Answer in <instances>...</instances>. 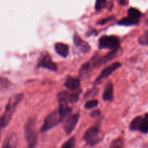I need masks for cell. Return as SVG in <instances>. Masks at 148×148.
Instances as JSON below:
<instances>
[{
    "label": "cell",
    "instance_id": "23",
    "mask_svg": "<svg viewBox=\"0 0 148 148\" xmlns=\"http://www.w3.org/2000/svg\"><path fill=\"white\" fill-rule=\"evenodd\" d=\"M98 105V101L96 100H91V101H88L85 104V109H91L95 107H96Z\"/></svg>",
    "mask_w": 148,
    "mask_h": 148
},
{
    "label": "cell",
    "instance_id": "9",
    "mask_svg": "<svg viewBox=\"0 0 148 148\" xmlns=\"http://www.w3.org/2000/svg\"><path fill=\"white\" fill-rule=\"evenodd\" d=\"M80 91L77 93H71L66 91H62L57 95V99L59 103H76L79 99V94Z\"/></svg>",
    "mask_w": 148,
    "mask_h": 148
},
{
    "label": "cell",
    "instance_id": "30",
    "mask_svg": "<svg viewBox=\"0 0 148 148\" xmlns=\"http://www.w3.org/2000/svg\"><path fill=\"white\" fill-rule=\"evenodd\" d=\"M145 118H146V119H148V114H145Z\"/></svg>",
    "mask_w": 148,
    "mask_h": 148
},
{
    "label": "cell",
    "instance_id": "1",
    "mask_svg": "<svg viewBox=\"0 0 148 148\" xmlns=\"http://www.w3.org/2000/svg\"><path fill=\"white\" fill-rule=\"evenodd\" d=\"M23 98V94H14L12 95L8 100L5 110L2 115L0 117V133L3 129L5 128L11 121L12 117L15 111L16 108ZM1 135V134H0Z\"/></svg>",
    "mask_w": 148,
    "mask_h": 148
},
{
    "label": "cell",
    "instance_id": "17",
    "mask_svg": "<svg viewBox=\"0 0 148 148\" xmlns=\"http://www.w3.org/2000/svg\"><path fill=\"white\" fill-rule=\"evenodd\" d=\"M91 67H92V66H91V64L90 62L85 64L82 66L80 70H79V76H80V77H86L88 76V74H89V72L90 71Z\"/></svg>",
    "mask_w": 148,
    "mask_h": 148
},
{
    "label": "cell",
    "instance_id": "2",
    "mask_svg": "<svg viewBox=\"0 0 148 148\" xmlns=\"http://www.w3.org/2000/svg\"><path fill=\"white\" fill-rule=\"evenodd\" d=\"M25 138L27 146L30 148L35 147L37 145L38 134L36 132V119L30 118L27 120L24 127Z\"/></svg>",
    "mask_w": 148,
    "mask_h": 148
},
{
    "label": "cell",
    "instance_id": "10",
    "mask_svg": "<svg viewBox=\"0 0 148 148\" xmlns=\"http://www.w3.org/2000/svg\"><path fill=\"white\" fill-rule=\"evenodd\" d=\"M73 40L76 47L81 52H82V53H88V52H90V51L91 49L90 46L86 41L82 40L77 33H75V34L74 35Z\"/></svg>",
    "mask_w": 148,
    "mask_h": 148
},
{
    "label": "cell",
    "instance_id": "16",
    "mask_svg": "<svg viewBox=\"0 0 148 148\" xmlns=\"http://www.w3.org/2000/svg\"><path fill=\"white\" fill-rule=\"evenodd\" d=\"M16 136L12 135L8 136L5 141L4 142V145H3V147H14L17 146V142H16Z\"/></svg>",
    "mask_w": 148,
    "mask_h": 148
},
{
    "label": "cell",
    "instance_id": "6",
    "mask_svg": "<svg viewBox=\"0 0 148 148\" xmlns=\"http://www.w3.org/2000/svg\"><path fill=\"white\" fill-rule=\"evenodd\" d=\"M121 66V64L120 62H114V63L111 64V65H109L108 66H107L106 68H105L104 69H103L102 72H101L99 76L97 77V79H95V81L94 82V85H99L100 83L102 82V81L103 80L106 78L108 77L111 74L114 72H115L116 69H118L119 68H120Z\"/></svg>",
    "mask_w": 148,
    "mask_h": 148
},
{
    "label": "cell",
    "instance_id": "5",
    "mask_svg": "<svg viewBox=\"0 0 148 148\" xmlns=\"http://www.w3.org/2000/svg\"><path fill=\"white\" fill-rule=\"evenodd\" d=\"M98 46L101 49H119V39L114 36H103L98 40Z\"/></svg>",
    "mask_w": 148,
    "mask_h": 148
},
{
    "label": "cell",
    "instance_id": "24",
    "mask_svg": "<svg viewBox=\"0 0 148 148\" xmlns=\"http://www.w3.org/2000/svg\"><path fill=\"white\" fill-rule=\"evenodd\" d=\"M75 147V137H72L69 139L68 141H66L62 147L63 148H72Z\"/></svg>",
    "mask_w": 148,
    "mask_h": 148
},
{
    "label": "cell",
    "instance_id": "25",
    "mask_svg": "<svg viewBox=\"0 0 148 148\" xmlns=\"http://www.w3.org/2000/svg\"><path fill=\"white\" fill-rule=\"evenodd\" d=\"M123 146V140L121 138H118L115 140L114 141L112 142L111 145H110V147L114 148H120Z\"/></svg>",
    "mask_w": 148,
    "mask_h": 148
},
{
    "label": "cell",
    "instance_id": "3",
    "mask_svg": "<svg viewBox=\"0 0 148 148\" xmlns=\"http://www.w3.org/2000/svg\"><path fill=\"white\" fill-rule=\"evenodd\" d=\"M103 138V134L97 127H92L88 129L84 134L83 139L90 146H95L99 144Z\"/></svg>",
    "mask_w": 148,
    "mask_h": 148
},
{
    "label": "cell",
    "instance_id": "8",
    "mask_svg": "<svg viewBox=\"0 0 148 148\" xmlns=\"http://www.w3.org/2000/svg\"><path fill=\"white\" fill-rule=\"evenodd\" d=\"M38 68H45L49 70L53 71V72H56L57 71V66L56 64L53 62L51 57L48 53H45L40 58V61L38 64Z\"/></svg>",
    "mask_w": 148,
    "mask_h": 148
},
{
    "label": "cell",
    "instance_id": "12",
    "mask_svg": "<svg viewBox=\"0 0 148 148\" xmlns=\"http://www.w3.org/2000/svg\"><path fill=\"white\" fill-rule=\"evenodd\" d=\"M103 99L104 101H111L114 100V86L111 82H108L104 88Z\"/></svg>",
    "mask_w": 148,
    "mask_h": 148
},
{
    "label": "cell",
    "instance_id": "14",
    "mask_svg": "<svg viewBox=\"0 0 148 148\" xmlns=\"http://www.w3.org/2000/svg\"><path fill=\"white\" fill-rule=\"evenodd\" d=\"M59 114L62 119V121L65 119L72 112V109L65 103H59V107L58 108Z\"/></svg>",
    "mask_w": 148,
    "mask_h": 148
},
{
    "label": "cell",
    "instance_id": "26",
    "mask_svg": "<svg viewBox=\"0 0 148 148\" xmlns=\"http://www.w3.org/2000/svg\"><path fill=\"white\" fill-rule=\"evenodd\" d=\"M98 90L94 88V89L90 90L89 91H88V92L85 95V98H93V97H95V95H98Z\"/></svg>",
    "mask_w": 148,
    "mask_h": 148
},
{
    "label": "cell",
    "instance_id": "28",
    "mask_svg": "<svg viewBox=\"0 0 148 148\" xmlns=\"http://www.w3.org/2000/svg\"><path fill=\"white\" fill-rule=\"evenodd\" d=\"M100 114H101V111H100L99 110H95V111H92V112L91 113L90 116L92 117V118H95V117L100 116Z\"/></svg>",
    "mask_w": 148,
    "mask_h": 148
},
{
    "label": "cell",
    "instance_id": "21",
    "mask_svg": "<svg viewBox=\"0 0 148 148\" xmlns=\"http://www.w3.org/2000/svg\"><path fill=\"white\" fill-rule=\"evenodd\" d=\"M106 5V0H96L95 4V9L97 11L102 10Z\"/></svg>",
    "mask_w": 148,
    "mask_h": 148
},
{
    "label": "cell",
    "instance_id": "13",
    "mask_svg": "<svg viewBox=\"0 0 148 148\" xmlns=\"http://www.w3.org/2000/svg\"><path fill=\"white\" fill-rule=\"evenodd\" d=\"M54 49L56 53L61 56L66 58L69 54V46L64 43H56L54 45Z\"/></svg>",
    "mask_w": 148,
    "mask_h": 148
},
{
    "label": "cell",
    "instance_id": "7",
    "mask_svg": "<svg viewBox=\"0 0 148 148\" xmlns=\"http://www.w3.org/2000/svg\"><path fill=\"white\" fill-rule=\"evenodd\" d=\"M79 114L77 112V114L69 116L65 119L66 120L64 123V130L66 135H69L74 131L79 120Z\"/></svg>",
    "mask_w": 148,
    "mask_h": 148
},
{
    "label": "cell",
    "instance_id": "11",
    "mask_svg": "<svg viewBox=\"0 0 148 148\" xmlns=\"http://www.w3.org/2000/svg\"><path fill=\"white\" fill-rule=\"evenodd\" d=\"M64 86L71 91H77L80 88V80L78 78L69 77L64 84Z\"/></svg>",
    "mask_w": 148,
    "mask_h": 148
},
{
    "label": "cell",
    "instance_id": "15",
    "mask_svg": "<svg viewBox=\"0 0 148 148\" xmlns=\"http://www.w3.org/2000/svg\"><path fill=\"white\" fill-rule=\"evenodd\" d=\"M139 23V20H135L134 18H132L130 16L128 17H124L121 19V20L118 22L119 25H125V26H130V25H134L137 24Z\"/></svg>",
    "mask_w": 148,
    "mask_h": 148
},
{
    "label": "cell",
    "instance_id": "20",
    "mask_svg": "<svg viewBox=\"0 0 148 148\" xmlns=\"http://www.w3.org/2000/svg\"><path fill=\"white\" fill-rule=\"evenodd\" d=\"M139 130L143 133H147L148 132V119H142L141 123H140Z\"/></svg>",
    "mask_w": 148,
    "mask_h": 148
},
{
    "label": "cell",
    "instance_id": "18",
    "mask_svg": "<svg viewBox=\"0 0 148 148\" xmlns=\"http://www.w3.org/2000/svg\"><path fill=\"white\" fill-rule=\"evenodd\" d=\"M128 15L132 18L135 19V20H140L142 16V13L137 9L131 7L128 10Z\"/></svg>",
    "mask_w": 148,
    "mask_h": 148
},
{
    "label": "cell",
    "instance_id": "4",
    "mask_svg": "<svg viewBox=\"0 0 148 148\" xmlns=\"http://www.w3.org/2000/svg\"><path fill=\"white\" fill-rule=\"evenodd\" d=\"M62 121V119L59 114V111L57 110V111H53L52 113L49 114L44 119L43 124L40 128V132H46L51 130Z\"/></svg>",
    "mask_w": 148,
    "mask_h": 148
},
{
    "label": "cell",
    "instance_id": "19",
    "mask_svg": "<svg viewBox=\"0 0 148 148\" xmlns=\"http://www.w3.org/2000/svg\"><path fill=\"white\" fill-rule=\"evenodd\" d=\"M142 119H143L140 116L136 117L135 119H134L133 121L131 122V124H130V130L132 131H137V130H139V127H140Z\"/></svg>",
    "mask_w": 148,
    "mask_h": 148
},
{
    "label": "cell",
    "instance_id": "29",
    "mask_svg": "<svg viewBox=\"0 0 148 148\" xmlns=\"http://www.w3.org/2000/svg\"><path fill=\"white\" fill-rule=\"evenodd\" d=\"M118 2L119 4H120V5H125V4H127L126 0H118Z\"/></svg>",
    "mask_w": 148,
    "mask_h": 148
},
{
    "label": "cell",
    "instance_id": "22",
    "mask_svg": "<svg viewBox=\"0 0 148 148\" xmlns=\"http://www.w3.org/2000/svg\"><path fill=\"white\" fill-rule=\"evenodd\" d=\"M138 42L141 45H147L148 46V30L145 32L144 34H143L139 38Z\"/></svg>",
    "mask_w": 148,
    "mask_h": 148
},
{
    "label": "cell",
    "instance_id": "27",
    "mask_svg": "<svg viewBox=\"0 0 148 148\" xmlns=\"http://www.w3.org/2000/svg\"><path fill=\"white\" fill-rule=\"evenodd\" d=\"M114 19V17H107V18L106 19H103V20H100V22H98V24L99 25H103L105 24V23H108V22H110L111 20H113Z\"/></svg>",
    "mask_w": 148,
    "mask_h": 148
}]
</instances>
